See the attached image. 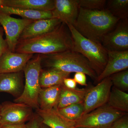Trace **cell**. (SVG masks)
<instances>
[{"label": "cell", "instance_id": "7c38bea8", "mask_svg": "<svg viewBox=\"0 0 128 128\" xmlns=\"http://www.w3.org/2000/svg\"><path fill=\"white\" fill-rule=\"evenodd\" d=\"M54 2L52 18L59 19L66 25H73L79 13L78 0H54Z\"/></svg>", "mask_w": 128, "mask_h": 128}, {"label": "cell", "instance_id": "8d00e7d4", "mask_svg": "<svg viewBox=\"0 0 128 128\" xmlns=\"http://www.w3.org/2000/svg\"><path fill=\"white\" fill-rule=\"evenodd\" d=\"M74 128V127H73V128Z\"/></svg>", "mask_w": 128, "mask_h": 128}, {"label": "cell", "instance_id": "5b68a950", "mask_svg": "<svg viewBox=\"0 0 128 128\" xmlns=\"http://www.w3.org/2000/svg\"><path fill=\"white\" fill-rule=\"evenodd\" d=\"M42 69L40 54L28 61L22 70L25 77L23 91L20 96L15 99L14 102L24 104L33 108H39L38 96L42 89L39 78Z\"/></svg>", "mask_w": 128, "mask_h": 128}, {"label": "cell", "instance_id": "9a60e30c", "mask_svg": "<svg viewBox=\"0 0 128 128\" xmlns=\"http://www.w3.org/2000/svg\"><path fill=\"white\" fill-rule=\"evenodd\" d=\"M22 72L0 74V92L9 93L16 98L20 96L23 90Z\"/></svg>", "mask_w": 128, "mask_h": 128}, {"label": "cell", "instance_id": "2e32d148", "mask_svg": "<svg viewBox=\"0 0 128 128\" xmlns=\"http://www.w3.org/2000/svg\"><path fill=\"white\" fill-rule=\"evenodd\" d=\"M2 6L18 9L52 11L54 0H2Z\"/></svg>", "mask_w": 128, "mask_h": 128}, {"label": "cell", "instance_id": "1f68e13d", "mask_svg": "<svg viewBox=\"0 0 128 128\" xmlns=\"http://www.w3.org/2000/svg\"><path fill=\"white\" fill-rule=\"evenodd\" d=\"M2 128H27L26 124L16 125H4Z\"/></svg>", "mask_w": 128, "mask_h": 128}, {"label": "cell", "instance_id": "52a82bcc", "mask_svg": "<svg viewBox=\"0 0 128 128\" xmlns=\"http://www.w3.org/2000/svg\"><path fill=\"white\" fill-rule=\"evenodd\" d=\"M34 114L32 108L23 103L5 102L1 104L0 124L2 125L25 124Z\"/></svg>", "mask_w": 128, "mask_h": 128}, {"label": "cell", "instance_id": "d6986e66", "mask_svg": "<svg viewBox=\"0 0 128 128\" xmlns=\"http://www.w3.org/2000/svg\"><path fill=\"white\" fill-rule=\"evenodd\" d=\"M41 122L50 128H72L73 125L62 116L57 108L50 110L36 109Z\"/></svg>", "mask_w": 128, "mask_h": 128}, {"label": "cell", "instance_id": "cb8c5ba5", "mask_svg": "<svg viewBox=\"0 0 128 128\" xmlns=\"http://www.w3.org/2000/svg\"><path fill=\"white\" fill-rule=\"evenodd\" d=\"M57 109L60 114L74 126V124L82 117L84 110V104H75L65 107Z\"/></svg>", "mask_w": 128, "mask_h": 128}, {"label": "cell", "instance_id": "7402d4cb", "mask_svg": "<svg viewBox=\"0 0 128 128\" xmlns=\"http://www.w3.org/2000/svg\"><path fill=\"white\" fill-rule=\"evenodd\" d=\"M107 104L118 111L128 113V93L112 86Z\"/></svg>", "mask_w": 128, "mask_h": 128}, {"label": "cell", "instance_id": "e0dca14e", "mask_svg": "<svg viewBox=\"0 0 128 128\" xmlns=\"http://www.w3.org/2000/svg\"><path fill=\"white\" fill-rule=\"evenodd\" d=\"M93 86L88 85L85 88L70 89L62 86L57 109L62 108L75 104L82 103L86 94Z\"/></svg>", "mask_w": 128, "mask_h": 128}, {"label": "cell", "instance_id": "5bb4252c", "mask_svg": "<svg viewBox=\"0 0 128 128\" xmlns=\"http://www.w3.org/2000/svg\"><path fill=\"white\" fill-rule=\"evenodd\" d=\"M61 23L60 20L55 18L34 20L24 28L19 40L30 39L45 34L55 29Z\"/></svg>", "mask_w": 128, "mask_h": 128}, {"label": "cell", "instance_id": "603a6c76", "mask_svg": "<svg viewBox=\"0 0 128 128\" xmlns=\"http://www.w3.org/2000/svg\"><path fill=\"white\" fill-rule=\"evenodd\" d=\"M105 9L120 20L128 19V0H108Z\"/></svg>", "mask_w": 128, "mask_h": 128}, {"label": "cell", "instance_id": "6da1fadb", "mask_svg": "<svg viewBox=\"0 0 128 128\" xmlns=\"http://www.w3.org/2000/svg\"><path fill=\"white\" fill-rule=\"evenodd\" d=\"M73 40L65 24L61 23L51 32L30 39L18 40L15 52L52 54L72 50Z\"/></svg>", "mask_w": 128, "mask_h": 128}, {"label": "cell", "instance_id": "8992f818", "mask_svg": "<svg viewBox=\"0 0 128 128\" xmlns=\"http://www.w3.org/2000/svg\"><path fill=\"white\" fill-rule=\"evenodd\" d=\"M127 114L118 111L106 104L83 115L75 123L73 127L109 128L117 120Z\"/></svg>", "mask_w": 128, "mask_h": 128}, {"label": "cell", "instance_id": "836d02e7", "mask_svg": "<svg viewBox=\"0 0 128 128\" xmlns=\"http://www.w3.org/2000/svg\"><path fill=\"white\" fill-rule=\"evenodd\" d=\"M2 6V0H0V6Z\"/></svg>", "mask_w": 128, "mask_h": 128}, {"label": "cell", "instance_id": "30bf717a", "mask_svg": "<svg viewBox=\"0 0 128 128\" xmlns=\"http://www.w3.org/2000/svg\"><path fill=\"white\" fill-rule=\"evenodd\" d=\"M101 44L107 51L128 50V19L119 20Z\"/></svg>", "mask_w": 128, "mask_h": 128}, {"label": "cell", "instance_id": "f546056e", "mask_svg": "<svg viewBox=\"0 0 128 128\" xmlns=\"http://www.w3.org/2000/svg\"><path fill=\"white\" fill-rule=\"evenodd\" d=\"M3 29L2 28H0V57L8 49L6 40L3 38Z\"/></svg>", "mask_w": 128, "mask_h": 128}, {"label": "cell", "instance_id": "83f0119b", "mask_svg": "<svg viewBox=\"0 0 128 128\" xmlns=\"http://www.w3.org/2000/svg\"><path fill=\"white\" fill-rule=\"evenodd\" d=\"M73 79L76 83L81 86H88L86 82V76L84 73L82 72L76 73Z\"/></svg>", "mask_w": 128, "mask_h": 128}, {"label": "cell", "instance_id": "f1b7e54d", "mask_svg": "<svg viewBox=\"0 0 128 128\" xmlns=\"http://www.w3.org/2000/svg\"><path fill=\"white\" fill-rule=\"evenodd\" d=\"M41 119L38 115L36 114H34L30 120L26 124L27 128H39Z\"/></svg>", "mask_w": 128, "mask_h": 128}, {"label": "cell", "instance_id": "44dd1931", "mask_svg": "<svg viewBox=\"0 0 128 128\" xmlns=\"http://www.w3.org/2000/svg\"><path fill=\"white\" fill-rule=\"evenodd\" d=\"M0 11L10 16L15 14L20 16L23 18L34 20L52 18L51 11L18 9L2 6H0Z\"/></svg>", "mask_w": 128, "mask_h": 128}, {"label": "cell", "instance_id": "4fadbf2b", "mask_svg": "<svg viewBox=\"0 0 128 128\" xmlns=\"http://www.w3.org/2000/svg\"><path fill=\"white\" fill-rule=\"evenodd\" d=\"M107 63L104 70L98 76L95 82L98 83L114 73L128 68V50L108 51Z\"/></svg>", "mask_w": 128, "mask_h": 128}, {"label": "cell", "instance_id": "74e56055", "mask_svg": "<svg viewBox=\"0 0 128 128\" xmlns=\"http://www.w3.org/2000/svg\"></svg>", "mask_w": 128, "mask_h": 128}, {"label": "cell", "instance_id": "e575fe53", "mask_svg": "<svg viewBox=\"0 0 128 128\" xmlns=\"http://www.w3.org/2000/svg\"><path fill=\"white\" fill-rule=\"evenodd\" d=\"M0 128H2V126L0 124Z\"/></svg>", "mask_w": 128, "mask_h": 128}, {"label": "cell", "instance_id": "ba28073f", "mask_svg": "<svg viewBox=\"0 0 128 128\" xmlns=\"http://www.w3.org/2000/svg\"><path fill=\"white\" fill-rule=\"evenodd\" d=\"M112 86L109 76L98 82L96 86H92L83 102L82 116L107 104Z\"/></svg>", "mask_w": 128, "mask_h": 128}, {"label": "cell", "instance_id": "d4e9b609", "mask_svg": "<svg viewBox=\"0 0 128 128\" xmlns=\"http://www.w3.org/2000/svg\"><path fill=\"white\" fill-rule=\"evenodd\" d=\"M113 86L124 92L128 90V69L110 76Z\"/></svg>", "mask_w": 128, "mask_h": 128}, {"label": "cell", "instance_id": "3957f363", "mask_svg": "<svg viewBox=\"0 0 128 128\" xmlns=\"http://www.w3.org/2000/svg\"><path fill=\"white\" fill-rule=\"evenodd\" d=\"M41 63L48 69H54L71 73L82 72L94 81L98 77L87 59L80 53L71 50L52 54L42 55Z\"/></svg>", "mask_w": 128, "mask_h": 128}, {"label": "cell", "instance_id": "9c48e42d", "mask_svg": "<svg viewBox=\"0 0 128 128\" xmlns=\"http://www.w3.org/2000/svg\"><path fill=\"white\" fill-rule=\"evenodd\" d=\"M25 18H16L0 11V24L6 34L5 39L9 50L15 52L20 36L26 26L34 21Z\"/></svg>", "mask_w": 128, "mask_h": 128}, {"label": "cell", "instance_id": "7a4b0ae2", "mask_svg": "<svg viewBox=\"0 0 128 128\" xmlns=\"http://www.w3.org/2000/svg\"><path fill=\"white\" fill-rule=\"evenodd\" d=\"M119 20L105 9L98 10L80 8L78 16L73 26L83 36L101 44L103 38Z\"/></svg>", "mask_w": 128, "mask_h": 128}, {"label": "cell", "instance_id": "d6a6232c", "mask_svg": "<svg viewBox=\"0 0 128 128\" xmlns=\"http://www.w3.org/2000/svg\"><path fill=\"white\" fill-rule=\"evenodd\" d=\"M39 128H50L48 127L46 124H44L42 122H41H41H40V124Z\"/></svg>", "mask_w": 128, "mask_h": 128}, {"label": "cell", "instance_id": "484cf974", "mask_svg": "<svg viewBox=\"0 0 128 128\" xmlns=\"http://www.w3.org/2000/svg\"><path fill=\"white\" fill-rule=\"evenodd\" d=\"M79 7L90 10L105 9L106 0H78Z\"/></svg>", "mask_w": 128, "mask_h": 128}, {"label": "cell", "instance_id": "ffe728a7", "mask_svg": "<svg viewBox=\"0 0 128 128\" xmlns=\"http://www.w3.org/2000/svg\"><path fill=\"white\" fill-rule=\"evenodd\" d=\"M70 74L54 69H42L39 78L40 86L45 88L62 84L64 79L69 78Z\"/></svg>", "mask_w": 128, "mask_h": 128}, {"label": "cell", "instance_id": "277c9868", "mask_svg": "<svg viewBox=\"0 0 128 128\" xmlns=\"http://www.w3.org/2000/svg\"><path fill=\"white\" fill-rule=\"evenodd\" d=\"M67 25L73 40L72 50L80 53L87 59L98 76L103 71L107 63V50L101 43L83 36L73 25Z\"/></svg>", "mask_w": 128, "mask_h": 128}, {"label": "cell", "instance_id": "4316f807", "mask_svg": "<svg viewBox=\"0 0 128 128\" xmlns=\"http://www.w3.org/2000/svg\"><path fill=\"white\" fill-rule=\"evenodd\" d=\"M109 128H128V114L117 120Z\"/></svg>", "mask_w": 128, "mask_h": 128}, {"label": "cell", "instance_id": "8fae6325", "mask_svg": "<svg viewBox=\"0 0 128 128\" xmlns=\"http://www.w3.org/2000/svg\"><path fill=\"white\" fill-rule=\"evenodd\" d=\"M33 56L32 54L12 52L8 49L0 57V74L22 71Z\"/></svg>", "mask_w": 128, "mask_h": 128}, {"label": "cell", "instance_id": "d590c367", "mask_svg": "<svg viewBox=\"0 0 128 128\" xmlns=\"http://www.w3.org/2000/svg\"><path fill=\"white\" fill-rule=\"evenodd\" d=\"M1 104H0V110Z\"/></svg>", "mask_w": 128, "mask_h": 128}, {"label": "cell", "instance_id": "ac0fdd59", "mask_svg": "<svg viewBox=\"0 0 128 128\" xmlns=\"http://www.w3.org/2000/svg\"><path fill=\"white\" fill-rule=\"evenodd\" d=\"M63 85L42 88L38 96L40 109L48 110L57 108Z\"/></svg>", "mask_w": 128, "mask_h": 128}, {"label": "cell", "instance_id": "4dcf8cb0", "mask_svg": "<svg viewBox=\"0 0 128 128\" xmlns=\"http://www.w3.org/2000/svg\"><path fill=\"white\" fill-rule=\"evenodd\" d=\"M63 84L66 87L70 89H76L77 84L74 79L70 78L64 79Z\"/></svg>", "mask_w": 128, "mask_h": 128}]
</instances>
